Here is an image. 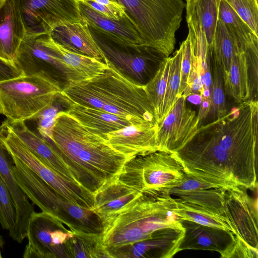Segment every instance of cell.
Instances as JSON below:
<instances>
[{"instance_id":"2","label":"cell","mask_w":258,"mask_h":258,"mask_svg":"<svg viewBox=\"0 0 258 258\" xmlns=\"http://www.w3.org/2000/svg\"><path fill=\"white\" fill-rule=\"evenodd\" d=\"M48 141L77 182L94 195L115 178L131 159L64 111L58 112Z\"/></svg>"},{"instance_id":"38","label":"cell","mask_w":258,"mask_h":258,"mask_svg":"<svg viewBox=\"0 0 258 258\" xmlns=\"http://www.w3.org/2000/svg\"><path fill=\"white\" fill-rule=\"evenodd\" d=\"M257 36V0H225Z\"/></svg>"},{"instance_id":"21","label":"cell","mask_w":258,"mask_h":258,"mask_svg":"<svg viewBox=\"0 0 258 258\" xmlns=\"http://www.w3.org/2000/svg\"><path fill=\"white\" fill-rule=\"evenodd\" d=\"M92 35L107 57L111 59L109 60L111 62H114L120 69L140 81L144 80L146 76L152 79L161 63L167 57L160 51L147 47H145L139 54L120 51L108 45L97 36Z\"/></svg>"},{"instance_id":"11","label":"cell","mask_w":258,"mask_h":258,"mask_svg":"<svg viewBox=\"0 0 258 258\" xmlns=\"http://www.w3.org/2000/svg\"><path fill=\"white\" fill-rule=\"evenodd\" d=\"M26 34L49 33L57 25L81 22L78 0H14Z\"/></svg>"},{"instance_id":"35","label":"cell","mask_w":258,"mask_h":258,"mask_svg":"<svg viewBox=\"0 0 258 258\" xmlns=\"http://www.w3.org/2000/svg\"><path fill=\"white\" fill-rule=\"evenodd\" d=\"M182 47L180 45L172 56H170L166 88L162 112L158 124L169 112L174 103L179 98L178 95L180 83V70L182 59Z\"/></svg>"},{"instance_id":"33","label":"cell","mask_w":258,"mask_h":258,"mask_svg":"<svg viewBox=\"0 0 258 258\" xmlns=\"http://www.w3.org/2000/svg\"><path fill=\"white\" fill-rule=\"evenodd\" d=\"M218 18L244 46H248L258 44V36L252 32L225 0H220Z\"/></svg>"},{"instance_id":"42","label":"cell","mask_w":258,"mask_h":258,"mask_svg":"<svg viewBox=\"0 0 258 258\" xmlns=\"http://www.w3.org/2000/svg\"><path fill=\"white\" fill-rule=\"evenodd\" d=\"M221 186L185 173L182 181L177 186L170 189V191H189L198 189L219 188Z\"/></svg>"},{"instance_id":"7","label":"cell","mask_w":258,"mask_h":258,"mask_svg":"<svg viewBox=\"0 0 258 258\" xmlns=\"http://www.w3.org/2000/svg\"><path fill=\"white\" fill-rule=\"evenodd\" d=\"M59 82L21 76L0 82V113L12 121L33 120L59 97Z\"/></svg>"},{"instance_id":"40","label":"cell","mask_w":258,"mask_h":258,"mask_svg":"<svg viewBox=\"0 0 258 258\" xmlns=\"http://www.w3.org/2000/svg\"><path fill=\"white\" fill-rule=\"evenodd\" d=\"M180 45L182 47V55L181 62L180 83L178 95H188V81L191 70V53L190 42L188 36L182 41Z\"/></svg>"},{"instance_id":"6","label":"cell","mask_w":258,"mask_h":258,"mask_svg":"<svg viewBox=\"0 0 258 258\" xmlns=\"http://www.w3.org/2000/svg\"><path fill=\"white\" fill-rule=\"evenodd\" d=\"M115 1L125 9L144 46L169 56L182 19L183 0Z\"/></svg>"},{"instance_id":"18","label":"cell","mask_w":258,"mask_h":258,"mask_svg":"<svg viewBox=\"0 0 258 258\" xmlns=\"http://www.w3.org/2000/svg\"><path fill=\"white\" fill-rule=\"evenodd\" d=\"M185 229L179 251L187 249L206 250L218 252L227 258L235 244L236 238L231 231L204 226L179 219Z\"/></svg>"},{"instance_id":"32","label":"cell","mask_w":258,"mask_h":258,"mask_svg":"<svg viewBox=\"0 0 258 258\" xmlns=\"http://www.w3.org/2000/svg\"><path fill=\"white\" fill-rule=\"evenodd\" d=\"M175 212L179 219L194 222L200 225L231 231L233 229L224 217L213 213L197 206L178 201ZM235 235V234H234Z\"/></svg>"},{"instance_id":"14","label":"cell","mask_w":258,"mask_h":258,"mask_svg":"<svg viewBox=\"0 0 258 258\" xmlns=\"http://www.w3.org/2000/svg\"><path fill=\"white\" fill-rule=\"evenodd\" d=\"M186 97L182 95L158 124V151L173 153L192 137L199 127V120L195 111L188 107Z\"/></svg>"},{"instance_id":"10","label":"cell","mask_w":258,"mask_h":258,"mask_svg":"<svg viewBox=\"0 0 258 258\" xmlns=\"http://www.w3.org/2000/svg\"><path fill=\"white\" fill-rule=\"evenodd\" d=\"M46 212H34L27 227L24 258H69L66 244L74 231Z\"/></svg>"},{"instance_id":"15","label":"cell","mask_w":258,"mask_h":258,"mask_svg":"<svg viewBox=\"0 0 258 258\" xmlns=\"http://www.w3.org/2000/svg\"><path fill=\"white\" fill-rule=\"evenodd\" d=\"M257 48L258 45H253L235 54L223 78L225 94L238 104L257 101Z\"/></svg>"},{"instance_id":"45","label":"cell","mask_w":258,"mask_h":258,"mask_svg":"<svg viewBox=\"0 0 258 258\" xmlns=\"http://www.w3.org/2000/svg\"><path fill=\"white\" fill-rule=\"evenodd\" d=\"M111 1H116L115 0H111Z\"/></svg>"},{"instance_id":"1","label":"cell","mask_w":258,"mask_h":258,"mask_svg":"<svg viewBox=\"0 0 258 258\" xmlns=\"http://www.w3.org/2000/svg\"><path fill=\"white\" fill-rule=\"evenodd\" d=\"M258 102L238 103L223 116L199 126L171 153L185 173L221 187H257Z\"/></svg>"},{"instance_id":"34","label":"cell","mask_w":258,"mask_h":258,"mask_svg":"<svg viewBox=\"0 0 258 258\" xmlns=\"http://www.w3.org/2000/svg\"><path fill=\"white\" fill-rule=\"evenodd\" d=\"M170 66V56L160 64L153 77L145 86L148 97L152 106L158 124L162 112Z\"/></svg>"},{"instance_id":"29","label":"cell","mask_w":258,"mask_h":258,"mask_svg":"<svg viewBox=\"0 0 258 258\" xmlns=\"http://www.w3.org/2000/svg\"><path fill=\"white\" fill-rule=\"evenodd\" d=\"M220 0H187L186 21L198 25L205 34L208 49L212 48Z\"/></svg>"},{"instance_id":"36","label":"cell","mask_w":258,"mask_h":258,"mask_svg":"<svg viewBox=\"0 0 258 258\" xmlns=\"http://www.w3.org/2000/svg\"><path fill=\"white\" fill-rule=\"evenodd\" d=\"M210 58L212 62L211 104L207 117H210L211 121L224 115L227 109L222 70L211 54Z\"/></svg>"},{"instance_id":"22","label":"cell","mask_w":258,"mask_h":258,"mask_svg":"<svg viewBox=\"0 0 258 258\" xmlns=\"http://www.w3.org/2000/svg\"><path fill=\"white\" fill-rule=\"evenodd\" d=\"M49 34L56 42L69 50L106 64L110 61L94 39L89 26L82 21L62 23L53 28Z\"/></svg>"},{"instance_id":"25","label":"cell","mask_w":258,"mask_h":258,"mask_svg":"<svg viewBox=\"0 0 258 258\" xmlns=\"http://www.w3.org/2000/svg\"><path fill=\"white\" fill-rule=\"evenodd\" d=\"M42 39L49 51L60 58L80 81L98 76L108 68V63L67 49L56 42L49 33L43 34Z\"/></svg>"},{"instance_id":"30","label":"cell","mask_w":258,"mask_h":258,"mask_svg":"<svg viewBox=\"0 0 258 258\" xmlns=\"http://www.w3.org/2000/svg\"><path fill=\"white\" fill-rule=\"evenodd\" d=\"M226 187L211 188L189 191H170L169 192L171 195L177 196L178 198L176 199L178 201L198 206L226 218L224 204Z\"/></svg>"},{"instance_id":"24","label":"cell","mask_w":258,"mask_h":258,"mask_svg":"<svg viewBox=\"0 0 258 258\" xmlns=\"http://www.w3.org/2000/svg\"><path fill=\"white\" fill-rule=\"evenodd\" d=\"M25 34L14 0H0V58L13 62Z\"/></svg>"},{"instance_id":"9","label":"cell","mask_w":258,"mask_h":258,"mask_svg":"<svg viewBox=\"0 0 258 258\" xmlns=\"http://www.w3.org/2000/svg\"><path fill=\"white\" fill-rule=\"evenodd\" d=\"M0 140L11 155L22 161L42 180L71 202L91 210L94 195L54 170L31 152L3 121L0 125Z\"/></svg>"},{"instance_id":"43","label":"cell","mask_w":258,"mask_h":258,"mask_svg":"<svg viewBox=\"0 0 258 258\" xmlns=\"http://www.w3.org/2000/svg\"><path fill=\"white\" fill-rule=\"evenodd\" d=\"M23 75L12 61L0 58V82Z\"/></svg>"},{"instance_id":"41","label":"cell","mask_w":258,"mask_h":258,"mask_svg":"<svg viewBox=\"0 0 258 258\" xmlns=\"http://www.w3.org/2000/svg\"><path fill=\"white\" fill-rule=\"evenodd\" d=\"M54 103L43 109L33 119L37 120L39 135L47 140L51 139L55 119L59 112Z\"/></svg>"},{"instance_id":"23","label":"cell","mask_w":258,"mask_h":258,"mask_svg":"<svg viewBox=\"0 0 258 258\" xmlns=\"http://www.w3.org/2000/svg\"><path fill=\"white\" fill-rule=\"evenodd\" d=\"M4 122L35 155L68 180L80 185L49 141L30 130L25 121H12L7 119Z\"/></svg>"},{"instance_id":"46","label":"cell","mask_w":258,"mask_h":258,"mask_svg":"<svg viewBox=\"0 0 258 258\" xmlns=\"http://www.w3.org/2000/svg\"><path fill=\"white\" fill-rule=\"evenodd\" d=\"M186 1H187V0H185Z\"/></svg>"},{"instance_id":"5","label":"cell","mask_w":258,"mask_h":258,"mask_svg":"<svg viewBox=\"0 0 258 258\" xmlns=\"http://www.w3.org/2000/svg\"><path fill=\"white\" fill-rule=\"evenodd\" d=\"M17 183L33 204L73 231L100 234V218L89 209L71 202L42 180L20 159L12 155Z\"/></svg>"},{"instance_id":"27","label":"cell","mask_w":258,"mask_h":258,"mask_svg":"<svg viewBox=\"0 0 258 258\" xmlns=\"http://www.w3.org/2000/svg\"><path fill=\"white\" fill-rule=\"evenodd\" d=\"M68 104L66 111L69 114L89 131L103 138L106 134L132 124L123 117L101 110L75 103Z\"/></svg>"},{"instance_id":"44","label":"cell","mask_w":258,"mask_h":258,"mask_svg":"<svg viewBox=\"0 0 258 258\" xmlns=\"http://www.w3.org/2000/svg\"><path fill=\"white\" fill-rule=\"evenodd\" d=\"M4 244H5L4 240L2 236L0 235V258L2 257V249L4 247Z\"/></svg>"},{"instance_id":"37","label":"cell","mask_w":258,"mask_h":258,"mask_svg":"<svg viewBox=\"0 0 258 258\" xmlns=\"http://www.w3.org/2000/svg\"><path fill=\"white\" fill-rule=\"evenodd\" d=\"M17 214L11 194L0 175V224L10 233L16 223Z\"/></svg>"},{"instance_id":"39","label":"cell","mask_w":258,"mask_h":258,"mask_svg":"<svg viewBox=\"0 0 258 258\" xmlns=\"http://www.w3.org/2000/svg\"><path fill=\"white\" fill-rule=\"evenodd\" d=\"M78 1L106 18L116 21L127 19L132 23L131 19L127 15L123 6L117 2L108 5H103L93 0H78Z\"/></svg>"},{"instance_id":"16","label":"cell","mask_w":258,"mask_h":258,"mask_svg":"<svg viewBox=\"0 0 258 258\" xmlns=\"http://www.w3.org/2000/svg\"><path fill=\"white\" fill-rule=\"evenodd\" d=\"M183 227H167L156 231L149 238L108 252L115 258H171L180 251L184 236Z\"/></svg>"},{"instance_id":"4","label":"cell","mask_w":258,"mask_h":258,"mask_svg":"<svg viewBox=\"0 0 258 258\" xmlns=\"http://www.w3.org/2000/svg\"><path fill=\"white\" fill-rule=\"evenodd\" d=\"M176 207L175 199L167 190L143 192L101 220V243L108 253L146 240L160 229L181 227L175 214Z\"/></svg>"},{"instance_id":"20","label":"cell","mask_w":258,"mask_h":258,"mask_svg":"<svg viewBox=\"0 0 258 258\" xmlns=\"http://www.w3.org/2000/svg\"><path fill=\"white\" fill-rule=\"evenodd\" d=\"M14 165L12 155L0 140V175L11 194L17 214L15 225L9 235L20 243L26 238L27 225L35 211L33 204L16 182Z\"/></svg>"},{"instance_id":"19","label":"cell","mask_w":258,"mask_h":258,"mask_svg":"<svg viewBox=\"0 0 258 258\" xmlns=\"http://www.w3.org/2000/svg\"><path fill=\"white\" fill-rule=\"evenodd\" d=\"M82 21L96 31L122 46L140 52L144 46L139 33L127 19L116 21L106 18L79 2Z\"/></svg>"},{"instance_id":"17","label":"cell","mask_w":258,"mask_h":258,"mask_svg":"<svg viewBox=\"0 0 258 258\" xmlns=\"http://www.w3.org/2000/svg\"><path fill=\"white\" fill-rule=\"evenodd\" d=\"M158 124L146 122L131 124L104 136L114 150L132 158L158 151Z\"/></svg>"},{"instance_id":"8","label":"cell","mask_w":258,"mask_h":258,"mask_svg":"<svg viewBox=\"0 0 258 258\" xmlns=\"http://www.w3.org/2000/svg\"><path fill=\"white\" fill-rule=\"evenodd\" d=\"M185 173L181 165L170 153L157 151L129 159L116 178L141 193L168 191L179 184Z\"/></svg>"},{"instance_id":"3","label":"cell","mask_w":258,"mask_h":258,"mask_svg":"<svg viewBox=\"0 0 258 258\" xmlns=\"http://www.w3.org/2000/svg\"><path fill=\"white\" fill-rule=\"evenodd\" d=\"M59 98L115 114L132 124H158L144 84L123 74L110 61L102 74L79 82H67Z\"/></svg>"},{"instance_id":"31","label":"cell","mask_w":258,"mask_h":258,"mask_svg":"<svg viewBox=\"0 0 258 258\" xmlns=\"http://www.w3.org/2000/svg\"><path fill=\"white\" fill-rule=\"evenodd\" d=\"M99 235L74 231L66 244L69 258L110 257L101 243Z\"/></svg>"},{"instance_id":"13","label":"cell","mask_w":258,"mask_h":258,"mask_svg":"<svg viewBox=\"0 0 258 258\" xmlns=\"http://www.w3.org/2000/svg\"><path fill=\"white\" fill-rule=\"evenodd\" d=\"M240 186L226 187L224 195V215L233 229L236 238L258 250L257 211L247 193Z\"/></svg>"},{"instance_id":"26","label":"cell","mask_w":258,"mask_h":258,"mask_svg":"<svg viewBox=\"0 0 258 258\" xmlns=\"http://www.w3.org/2000/svg\"><path fill=\"white\" fill-rule=\"evenodd\" d=\"M142 194L115 177L94 194V205L91 211L102 220L119 211Z\"/></svg>"},{"instance_id":"28","label":"cell","mask_w":258,"mask_h":258,"mask_svg":"<svg viewBox=\"0 0 258 258\" xmlns=\"http://www.w3.org/2000/svg\"><path fill=\"white\" fill-rule=\"evenodd\" d=\"M251 46L243 45L218 18L211 54L220 65L223 78L229 72L233 56L241 51L246 50Z\"/></svg>"},{"instance_id":"12","label":"cell","mask_w":258,"mask_h":258,"mask_svg":"<svg viewBox=\"0 0 258 258\" xmlns=\"http://www.w3.org/2000/svg\"><path fill=\"white\" fill-rule=\"evenodd\" d=\"M43 34H25L13 61L15 66L25 76L59 82L54 74L56 71L66 78L67 82L80 81L78 76L46 47Z\"/></svg>"}]
</instances>
